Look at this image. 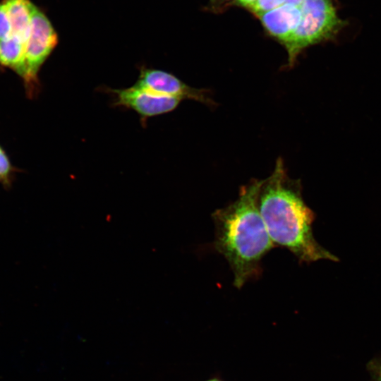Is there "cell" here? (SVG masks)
<instances>
[{
  "instance_id": "cell-1",
  "label": "cell",
  "mask_w": 381,
  "mask_h": 381,
  "mask_svg": "<svg viewBox=\"0 0 381 381\" xmlns=\"http://www.w3.org/2000/svg\"><path fill=\"white\" fill-rule=\"evenodd\" d=\"M301 189L300 181L287 175L281 158L272 174L263 179L258 205L272 242L286 248L301 262L339 261L315 238L312 224L315 215L305 203Z\"/></svg>"
},
{
  "instance_id": "cell-2",
  "label": "cell",
  "mask_w": 381,
  "mask_h": 381,
  "mask_svg": "<svg viewBox=\"0 0 381 381\" xmlns=\"http://www.w3.org/2000/svg\"><path fill=\"white\" fill-rule=\"evenodd\" d=\"M262 182L253 179L241 188L236 200L212 214L214 247L227 260L237 289L260 274L262 259L276 246L258 205Z\"/></svg>"
},
{
  "instance_id": "cell-3",
  "label": "cell",
  "mask_w": 381,
  "mask_h": 381,
  "mask_svg": "<svg viewBox=\"0 0 381 381\" xmlns=\"http://www.w3.org/2000/svg\"><path fill=\"white\" fill-rule=\"evenodd\" d=\"M299 23L283 44L288 55L286 66L292 67L306 48L331 40L346 26V21L337 14L332 0H304Z\"/></svg>"
},
{
  "instance_id": "cell-4",
  "label": "cell",
  "mask_w": 381,
  "mask_h": 381,
  "mask_svg": "<svg viewBox=\"0 0 381 381\" xmlns=\"http://www.w3.org/2000/svg\"><path fill=\"white\" fill-rule=\"evenodd\" d=\"M59 42L58 35L47 16L34 9L25 52V70L23 78L26 95L34 98L40 90L39 72Z\"/></svg>"
},
{
  "instance_id": "cell-5",
  "label": "cell",
  "mask_w": 381,
  "mask_h": 381,
  "mask_svg": "<svg viewBox=\"0 0 381 381\" xmlns=\"http://www.w3.org/2000/svg\"><path fill=\"white\" fill-rule=\"evenodd\" d=\"M105 90L113 97L112 104L114 107L135 111L144 127L148 118L174 111L181 101L176 97L155 94L134 85L123 89L106 87Z\"/></svg>"
},
{
  "instance_id": "cell-6",
  "label": "cell",
  "mask_w": 381,
  "mask_h": 381,
  "mask_svg": "<svg viewBox=\"0 0 381 381\" xmlns=\"http://www.w3.org/2000/svg\"><path fill=\"white\" fill-rule=\"evenodd\" d=\"M134 86L155 94L193 99L212 107L216 103L205 89H197L186 85L174 75L167 71L141 66Z\"/></svg>"
},
{
  "instance_id": "cell-7",
  "label": "cell",
  "mask_w": 381,
  "mask_h": 381,
  "mask_svg": "<svg viewBox=\"0 0 381 381\" xmlns=\"http://www.w3.org/2000/svg\"><path fill=\"white\" fill-rule=\"evenodd\" d=\"M258 16L267 32L284 44L299 23L301 8L285 4Z\"/></svg>"
},
{
  "instance_id": "cell-8",
  "label": "cell",
  "mask_w": 381,
  "mask_h": 381,
  "mask_svg": "<svg viewBox=\"0 0 381 381\" xmlns=\"http://www.w3.org/2000/svg\"><path fill=\"white\" fill-rule=\"evenodd\" d=\"M12 28L11 37H14L26 47L30 36L32 18L35 6L30 0H3Z\"/></svg>"
},
{
  "instance_id": "cell-9",
  "label": "cell",
  "mask_w": 381,
  "mask_h": 381,
  "mask_svg": "<svg viewBox=\"0 0 381 381\" xmlns=\"http://www.w3.org/2000/svg\"><path fill=\"white\" fill-rule=\"evenodd\" d=\"M25 52L26 45L14 37L0 40V66L12 70L23 79Z\"/></svg>"
},
{
  "instance_id": "cell-10",
  "label": "cell",
  "mask_w": 381,
  "mask_h": 381,
  "mask_svg": "<svg viewBox=\"0 0 381 381\" xmlns=\"http://www.w3.org/2000/svg\"><path fill=\"white\" fill-rule=\"evenodd\" d=\"M20 169L11 163L6 150L0 144V180L4 189L8 190L12 188L16 174Z\"/></svg>"
},
{
  "instance_id": "cell-11",
  "label": "cell",
  "mask_w": 381,
  "mask_h": 381,
  "mask_svg": "<svg viewBox=\"0 0 381 381\" xmlns=\"http://www.w3.org/2000/svg\"><path fill=\"white\" fill-rule=\"evenodd\" d=\"M304 0H257L250 8L251 11L259 16L260 14L274 9L285 4H291L300 6Z\"/></svg>"
},
{
  "instance_id": "cell-12",
  "label": "cell",
  "mask_w": 381,
  "mask_h": 381,
  "mask_svg": "<svg viewBox=\"0 0 381 381\" xmlns=\"http://www.w3.org/2000/svg\"><path fill=\"white\" fill-rule=\"evenodd\" d=\"M12 28L9 16L3 1L0 3V40L11 36Z\"/></svg>"
},
{
  "instance_id": "cell-13",
  "label": "cell",
  "mask_w": 381,
  "mask_h": 381,
  "mask_svg": "<svg viewBox=\"0 0 381 381\" xmlns=\"http://www.w3.org/2000/svg\"><path fill=\"white\" fill-rule=\"evenodd\" d=\"M369 370L373 381H381V358L373 360L369 363Z\"/></svg>"
},
{
  "instance_id": "cell-14",
  "label": "cell",
  "mask_w": 381,
  "mask_h": 381,
  "mask_svg": "<svg viewBox=\"0 0 381 381\" xmlns=\"http://www.w3.org/2000/svg\"><path fill=\"white\" fill-rule=\"evenodd\" d=\"M257 0H236V1L242 6L248 8H251Z\"/></svg>"
},
{
  "instance_id": "cell-15",
  "label": "cell",
  "mask_w": 381,
  "mask_h": 381,
  "mask_svg": "<svg viewBox=\"0 0 381 381\" xmlns=\"http://www.w3.org/2000/svg\"><path fill=\"white\" fill-rule=\"evenodd\" d=\"M206 381H222V380H221L219 379V378L214 377V378H211V379H210V380H206Z\"/></svg>"
},
{
  "instance_id": "cell-16",
  "label": "cell",
  "mask_w": 381,
  "mask_h": 381,
  "mask_svg": "<svg viewBox=\"0 0 381 381\" xmlns=\"http://www.w3.org/2000/svg\"><path fill=\"white\" fill-rule=\"evenodd\" d=\"M0 183H1V180H0Z\"/></svg>"
}]
</instances>
